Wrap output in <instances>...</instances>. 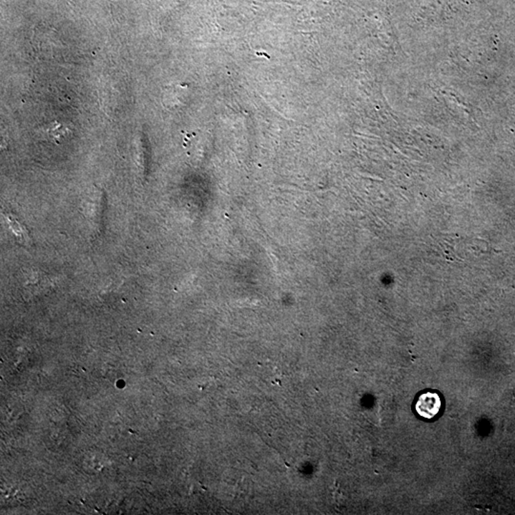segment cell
Wrapping results in <instances>:
<instances>
[{"instance_id": "1", "label": "cell", "mask_w": 515, "mask_h": 515, "mask_svg": "<svg viewBox=\"0 0 515 515\" xmlns=\"http://www.w3.org/2000/svg\"><path fill=\"white\" fill-rule=\"evenodd\" d=\"M442 408V400L438 393L428 392L422 393L419 396L415 404V410L419 416L426 420L435 418L440 413Z\"/></svg>"}]
</instances>
